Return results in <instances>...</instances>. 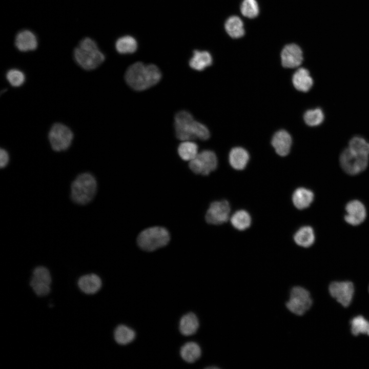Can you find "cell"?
<instances>
[{"label":"cell","mask_w":369,"mask_h":369,"mask_svg":"<svg viewBox=\"0 0 369 369\" xmlns=\"http://www.w3.org/2000/svg\"><path fill=\"white\" fill-rule=\"evenodd\" d=\"M250 154L242 147H235L229 153V162L231 166L236 170H243L248 163Z\"/></svg>","instance_id":"obj_18"},{"label":"cell","mask_w":369,"mask_h":369,"mask_svg":"<svg viewBox=\"0 0 369 369\" xmlns=\"http://www.w3.org/2000/svg\"><path fill=\"white\" fill-rule=\"evenodd\" d=\"M170 234L164 228L154 227L142 231L137 237L139 247L146 251H153L167 245Z\"/></svg>","instance_id":"obj_5"},{"label":"cell","mask_w":369,"mask_h":369,"mask_svg":"<svg viewBox=\"0 0 369 369\" xmlns=\"http://www.w3.org/2000/svg\"><path fill=\"white\" fill-rule=\"evenodd\" d=\"M199 325V321L196 315L192 312H190L181 318L179 330L182 335L189 336L197 332Z\"/></svg>","instance_id":"obj_20"},{"label":"cell","mask_w":369,"mask_h":369,"mask_svg":"<svg viewBox=\"0 0 369 369\" xmlns=\"http://www.w3.org/2000/svg\"><path fill=\"white\" fill-rule=\"evenodd\" d=\"M348 148L359 154L369 155V142L361 136H356L352 138L349 141Z\"/></svg>","instance_id":"obj_30"},{"label":"cell","mask_w":369,"mask_h":369,"mask_svg":"<svg viewBox=\"0 0 369 369\" xmlns=\"http://www.w3.org/2000/svg\"><path fill=\"white\" fill-rule=\"evenodd\" d=\"M6 77L9 83L13 87L22 86L25 81V74L17 69H11L6 73Z\"/></svg>","instance_id":"obj_33"},{"label":"cell","mask_w":369,"mask_h":369,"mask_svg":"<svg viewBox=\"0 0 369 369\" xmlns=\"http://www.w3.org/2000/svg\"><path fill=\"white\" fill-rule=\"evenodd\" d=\"M218 159L216 154L212 151L205 150L198 153L197 156L189 161V167L195 173L203 175H209L217 167Z\"/></svg>","instance_id":"obj_9"},{"label":"cell","mask_w":369,"mask_h":369,"mask_svg":"<svg viewBox=\"0 0 369 369\" xmlns=\"http://www.w3.org/2000/svg\"><path fill=\"white\" fill-rule=\"evenodd\" d=\"M230 213V207L226 200L212 202L206 215L207 222L212 224H220L227 222Z\"/></svg>","instance_id":"obj_11"},{"label":"cell","mask_w":369,"mask_h":369,"mask_svg":"<svg viewBox=\"0 0 369 369\" xmlns=\"http://www.w3.org/2000/svg\"><path fill=\"white\" fill-rule=\"evenodd\" d=\"M240 11L243 16L250 18H254L259 13L258 4L256 0H243Z\"/></svg>","instance_id":"obj_32"},{"label":"cell","mask_w":369,"mask_h":369,"mask_svg":"<svg viewBox=\"0 0 369 369\" xmlns=\"http://www.w3.org/2000/svg\"><path fill=\"white\" fill-rule=\"evenodd\" d=\"M135 336V331L124 324L118 325L114 332L115 341L120 345H126L131 343L134 340Z\"/></svg>","instance_id":"obj_25"},{"label":"cell","mask_w":369,"mask_h":369,"mask_svg":"<svg viewBox=\"0 0 369 369\" xmlns=\"http://www.w3.org/2000/svg\"><path fill=\"white\" fill-rule=\"evenodd\" d=\"M231 222L235 229L240 231L244 230L251 225V216L247 211L239 210L231 216Z\"/></svg>","instance_id":"obj_29"},{"label":"cell","mask_w":369,"mask_h":369,"mask_svg":"<svg viewBox=\"0 0 369 369\" xmlns=\"http://www.w3.org/2000/svg\"><path fill=\"white\" fill-rule=\"evenodd\" d=\"M294 239L299 246L308 248L311 246L315 241V234L313 229L309 226H304L300 228L295 234Z\"/></svg>","instance_id":"obj_23"},{"label":"cell","mask_w":369,"mask_h":369,"mask_svg":"<svg viewBox=\"0 0 369 369\" xmlns=\"http://www.w3.org/2000/svg\"><path fill=\"white\" fill-rule=\"evenodd\" d=\"M342 169L350 175H356L363 171L368 163V156L356 153L348 148L344 150L340 156Z\"/></svg>","instance_id":"obj_7"},{"label":"cell","mask_w":369,"mask_h":369,"mask_svg":"<svg viewBox=\"0 0 369 369\" xmlns=\"http://www.w3.org/2000/svg\"><path fill=\"white\" fill-rule=\"evenodd\" d=\"M174 129L176 136L182 141L195 139L207 140L211 136L209 128L195 120L193 115L185 110L180 111L175 115Z\"/></svg>","instance_id":"obj_2"},{"label":"cell","mask_w":369,"mask_h":369,"mask_svg":"<svg viewBox=\"0 0 369 369\" xmlns=\"http://www.w3.org/2000/svg\"><path fill=\"white\" fill-rule=\"evenodd\" d=\"M201 350L196 342L191 341L186 343L180 348V355L182 359L190 363H194L201 356Z\"/></svg>","instance_id":"obj_22"},{"label":"cell","mask_w":369,"mask_h":369,"mask_svg":"<svg viewBox=\"0 0 369 369\" xmlns=\"http://www.w3.org/2000/svg\"><path fill=\"white\" fill-rule=\"evenodd\" d=\"M75 62L83 69L92 70L100 66L105 56L93 39L85 37L80 41L73 52Z\"/></svg>","instance_id":"obj_3"},{"label":"cell","mask_w":369,"mask_h":369,"mask_svg":"<svg viewBox=\"0 0 369 369\" xmlns=\"http://www.w3.org/2000/svg\"><path fill=\"white\" fill-rule=\"evenodd\" d=\"M304 123L311 127L321 125L324 119V114L321 108H316L307 110L303 115Z\"/></svg>","instance_id":"obj_28"},{"label":"cell","mask_w":369,"mask_h":369,"mask_svg":"<svg viewBox=\"0 0 369 369\" xmlns=\"http://www.w3.org/2000/svg\"><path fill=\"white\" fill-rule=\"evenodd\" d=\"M281 64L284 68L299 67L303 59V53L297 45L291 44L284 47L280 53Z\"/></svg>","instance_id":"obj_13"},{"label":"cell","mask_w":369,"mask_h":369,"mask_svg":"<svg viewBox=\"0 0 369 369\" xmlns=\"http://www.w3.org/2000/svg\"><path fill=\"white\" fill-rule=\"evenodd\" d=\"M9 161V156L8 152L1 148L0 150V166L1 168L5 167Z\"/></svg>","instance_id":"obj_36"},{"label":"cell","mask_w":369,"mask_h":369,"mask_svg":"<svg viewBox=\"0 0 369 369\" xmlns=\"http://www.w3.org/2000/svg\"><path fill=\"white\" fill-rule=\"evenodd\" d=\"M312 304V300L309 291L302 287L295 286L290 292L286 306L292 313L301 316L310 309Z\"/></svg>","instance_id":"obj_6"},{"label":"cell","mask_w":369,"mask_h":369,"mask_svg":"<svg viewBox=\"0 0 369 369\" xmlns=\"http://www.w3.org/2000/svg\"><path fill=\"white\" fill-rule=\"evenodd\" d=\"M15 46L22 52H27L35 50L38 45V40L35 34L27 29L18 32L15 38Z\"/></svg>","instance_id":"obj_16"},{"label":"cell","mask_w":369,"mask_h":369,"mask_svg":"<svg viewBox=\"0 0 369 369\" xmlns=\"http://www.w3.org/2000/svg\"><path fill=\"white\" fill-rule=\"evenodd\" d=\"M31 279L50 285L52 282V278L49 270L43 266H37L34 269Z\"/></svg>","instance_id":"obj_34"},{"label":"cell","mask_w":369,"mask_h":369,"mask_svg":"<svg viewBox=\"0 0 369 369\" xmlns=\"http://www.w3.org/2000/svg\"><path fill=\"white\" fill-rule=\"evenodd\" d=\"M225 29L229 36L233 38H240L244 34L243 22L237 16L228 18L225 23Z\"/></svg>","instance_id":"obj_24"},{"label":"cell","mask_w":369,"mask_h":369,"mask_svg":"<svg viewBox=\"0 0 369 369\" xmlns=\"http://www.w3.org/2000/svg\"><path fill=\"white\" fill-rule=\"evenodd\" d=\"M48 137L52 149L59 152L69 148L73 139V134L67 126L55 123L51 128Z\"/></svg>","instance_id":"obj_8"},{"label":"cell","mask_w":369,"mask_h":369,"mask_svg":"<svg viewBox=\"0 0 369 369\" xmlns=\"http://www.w3.org/2000/svg\"><path fill=\"white\" fill-rule=\"evenodd\" d=\"M329 292L334 298L344 307H347L353 299L354 285L350 281H335L329 286Z\"/></svg>","instance_id":"obj_10"},{"label":"cell","mask_w":369,"mask_h":369,"mask_svg":"<svg viewBox=\"0 0 369 369\" xmlns=\"http://www.w3.org/2000/svg\"><path fill=\"white\" fill-rule=\"evenodd\" d=\"M97 190L96 180L89 173L80 174L74 180L71 187V197L77 204L84 205L94 198Z\"/></svg>","instance_id":"obj_4"},{"label":"cell","mask_w":369,"mask_h":369,"mask_svg":"<svg viewBox=\"0 0 369 369\" xmlns=\"http://www.w3.org/2000/svg\"><path fill=\"white\" fill-rule=\"evenodd\" d=\"M197 145L192 140H184L179 145L178 153L181 158L186 161H191L199 153Z\"/></svg>","instance_id":"obj_27"},{"label":"cell","mask_w":369,"mask_h":369,"mask_svg":"<svg viewBox=\"0 0 369 369\" xmlns=\"http://www.w3.org/2000/svg\"><path fill=\"white\" fill-rule=\"evenodd\" d=\"M345 210L347 214L345 215L344 219L345 221L351 225H359L365 219V208L359 200H354L348 202Z\"/></svg>","instance_id":"obj_14"},{"label":"cell","mask_w":369,"mask_h":369,"mask_svg":"<svg viewBox=\"0 0 369 369\" xmlns=\"http://www.w3.org/2000/svg\"><path fill=\"white\" fill-rule=\"evenodd\" d=\"M161 78V73L157 66L146 65L140 61L130 66L125 75L127 84L136 91H143L151 88L157 84Z\"/></svg>","instance_id":"obj_1"},{"label":"cell","mask_w":369,"mask_h":369,"mask_svg":"<svg viewBox=\"0 0 369 369\" xmlns=\"http://www.w3.org/2000/svg\"><path fill=\"white\" fill-rule=\"evenodd\" d=\"M291 81L295 89L303 93L309 91L314 84L313 79L309 71L303 67L298 68L293 73Z\"/></svg>","instance_id":"obj_15"},{"label":"cell","mask_w":369,"mask_h":369,"mask_svg":"<svg viewBox=\"0 0 369 369\" xmlns=\"http://www.w3.org/2000/svg\"><path fill=\"white\" fill-rule=\"evenodd\" d=\"M270 144L278 155L286 156L291 150L293 144L292 135L285 129L278 130L272 136Z\"/></svg>","instance_id":"obj_12"},{"label":"cell","mask_w":369,"mask_h":369,"mask_svg":"<svg viewBox=\"0 0 369 369\" xmlns=\"http://www.w3.org/2000/svg\"><path fill=\"white\" fill-rule=\"evenodd\" d=\"M115 49L120 54H131L137 49V42L135 38L130 35L119 37L115 42Z\"/></svg>","instance_id":"obj_26"},{"label":"cell","mask_w":369,"mask_h":369,"mask_svg":"<svg viewBox=\"0 0 369 369\" xmlns=\"http://www.w3.org/2000/svg\"><path fill=\"white\" fill-rule=\"evenodd\" d=\"M30 285L35 294L40 297L47 295L51 290L50 284L38 282L31 279L30 281Z\"/></svg>","instance_id":"obj_35"},{"label":"cell","mask_w":369,"mask_h":369,"mask_svg":"<svg viewBox=\"0 0 369 369\" xmlns=\"http://www.w3.org/2000/svg\"><path fill=\"white\" fill-rule=\"evenodd\" d=\"M351 332L354 336L359 334L369 335V321L363 316H358L351 321Z\"/></svg>","instance_id":"obj_31"},{"label":"cell","mask_w":369,"mask_h":369,"mask_svg":"<svg viewBox=\"0 0 369 369\" xmlns=\"http://www.w3.org/2000/svg\"><path fill=\"white\" fill-rule=\"evenodd\" d=\"M79 289L86 294H94L98 292L102 286L101 278L97 275L92 273L81 276L78 280Z\"/></svg>","instance_id":"obj_17"},{"label":"cell","mask_w":369,"mask_h":369,"mask_svg":"<svg viewBox=\"0 0 369 369\" xmlns=\"http://www.w3.org/2000/svg\"><path fill=\"white\" fill-rule=\"evenodd\" d=\"M314 199V194L310 190L299 188L297 189L293 193L292 201L295 207L299 210H302L309 207Z\"/></svg>","instance_id":"obj_21"},{"label":"cell","mask_w":369,"mask_h":369,"mask_svg":"<svg viewBox=\"0 0 369 369\" xmlns=\"http://www.w3.org/2000/svg\"><path fill=\"white\" fill-rule=\"evenodd\" d=\"M213 58L211 54L207 51L194 50L193 55L189 60L190 67L196 71H201L212 65Z\"/></svg>","instance_id":"obj_19"}]
</instances>
